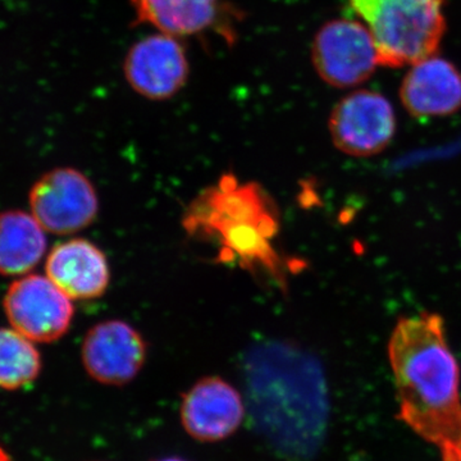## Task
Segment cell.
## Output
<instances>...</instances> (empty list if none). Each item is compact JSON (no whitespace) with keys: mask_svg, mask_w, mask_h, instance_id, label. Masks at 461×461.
Returning <instances> with one entry per match:
<instances>
[{"mask_svg":"<svg viewBox=\"0 0 461 461\" xmlns=\"http://www.w3.org/2000/svg\"><path fill=\"white\" fill-rule=\"evenodd\" d=\"M393 105L378 91L355 90L344 96L330 114L333 145L346 156L369 158L386 150L395 138Z\"/></svg>","mask_w":461,"mask_h":461,"instance_id":"cell-5","label":"cell"},{"mask_svg":"<svg viewBox=\"0 0 461 461\" xmlns=\"http://www.w3.org/2000/svg\"><path fill=\"white\" fill-rule=\"evenodd\" d=\"M399 96L414 117L453 115L461 109V72L450 60L433 54L409 66Z\"/></svg>","mask_w":461,"mask_h":461,"instance_id":"cell-11","label":"cell"},{"mask_svg":"<svg viewBox=\"0 0 461 461\" xmlns=\"http://www.w3.org/2000/svg\"><path fill=\"white\" fill-rule=\"evenodd\" d=\"M123 74L139 95L157 102L171 99L189 80L187 51L177 36L149 35L135 42L124 57Z\"/></svg>","mask_w":461,"mask_h":461,"instance_id":"cell-8","label":"cell"},{"mask_svg":"<svg viewBox=\"0 0 461 461\" xmlns=\"http://www.w3.org/2000/svg\"><path fill=\"white\" fill-rule=\"evenodd\" d=\"M154 461H189V460L184 459V457H180V456H166V457H160V459H157Z\"/></svg>","mask_w":461,"mask_h":461,"instance_id":"cell-16","label":"cell"},{"mask_svg":"<svg viewBox=\"0 0 461 461\" xmlns=\"http://www.w3.org/2000/svg\"><path fill=\"white\" fill-rule=\"evenodd\" d=\"M312 63L321 80L338 89L359 86L381 66L368 27L350 18L330 21L318 30Z\"/></svg>","mask_w":461,"mask_h":461,"instance_id":"cell-4","label":"cell"},{"mask_svg":"<svg viewBox=\"0 0 461 461\" xmlns=\"http://www.w3.org/2000/svg\"><path fill=\"white\" fill-rule=\"evenodd\" d=\"M3 308L12 329L41 344L62 339L75 313L71 299L47 276L39 275L14 281L5 293Z\"/></svg>","mask_w":461,"mask_h":461,"instance_id":"cell-7","label":"cell"},{"mask_svg":"<svg viewBox=\"0 0 461 461\" xmlns=\"http://www.w3.org/2000/svg\"><path fill=\"white\" fill-rule=\"evenodd\" d=\"M32 213H0V275L21 277L32 271L47 250V236Z\"/></svg>","mask_w":461,"mask_h":461,"instance_id":"cell-14","label":"cell"},{"mask_svg":"<svg viewBox=\"0 0 461 461\" xmlns=\"http://www.w3.org/2000/svg\"><path fill=\"white\" fill-rule=\"evenodd\" d=\"M387 351L397 418L436 447L441 461H461L460 366L444 318L429 312L400 318Z\"/></svg>","mask_w":461,"mask_h":461,"instance_id":"cell-1","label":"cell"},{"mask_svg":"<svg viewBox=\"0 0 461 461\" xmlns=\"http://www.w3.org/2000/svg\"><path fill=\"white\" fill-rule=\"evenodd\" d=\"M245 415L241 393L218 375L199 379L182 396V427L199 442L213 444L229 438L244 423Z\"/></svg>","mask_w":461,"mask_h":461,"instance_id":"cell-10","label":"cell"},{"mask_svg":"<svg viewBox=\"0 0 461 461\" xmlns=\"http://www.w3.org/2000/svg\"><path fill=\"white\" fill-rule=\"evenodd\" d=\"M0 461H12L11 456L0 447Z\"/></svg>","mask_w":461,"mask_h":461,"instance_id":"cell-17","label":"cell"},{"mask_svg":"<svg viewBox=\"0 0 461 461\" xmlns=\"http://www.w3.org/2000/svg\"><path fill=\"white\" fill-rule=\"evenodd\" d=\"M30 209L45 232L72 235L98 217V194L84 173L63 167L35 182L30 191Z\"/></svg>","mask_w":461,"mask_h":461,"instance_id":"cell-6","label":"cell"},{"mask_svg":"<svg viewBox=\"0 0 461 461\" xmlns=\"http://www.w3.org/2000/svg\"><path fill=\"white\" fill-rule=\"evenodd\" d=\"M45 272L71 300H91L104 295L111 281L107 257L93 242L72 239L53 248Z\"/></svg>","mask_w":461,"mask_h":461,"instance_id":"cell-12","label":"cell"},{"mask_svg":"<svg viewBox=\"0 0 461 461\" xmlns=\"http://www.w3.org/2000/svg\"><path fill=\"white\" fill-rule=\"evenodd\" d=\"M136 20L158 32L184 38L214 27L222 0H130Z\"/></svg>","mask_w":461,"mask_h":461,"instance_id":"cell-13","label":"cell"},{"mask_svg":"<svg viewBox=\"0 0 461 461\" xmlns=\"http://www.w3.org/2000/svg\"><path fill=\"white\" fill-rule=\"evenodd\" d=\"M277 360L250 372L251 414L258 429L290 460L314 456L326 436L329 395L314 359L299 350L277 351Z\"/></svg>","mask_w":461,"mask_h":461,"instance_id":"cell-2","label":"cell"},{"mask_svg":"<svg viewBox=\"0 0 461 461\" xmlns=\"http://www.w3.org/2000/svg\"><path fill=\"white\" fill-rule=\"evenodd\" d=\"M375 39L381 66L402 68L437 54L445 0H348Z\"/></svg>","mask_w":461,"mask_h":461,"instance_id":"cell-3","label":"cell"},{"mask_svg":"<svg viewBox=\"0 0 461 461\" xmlns=\"http://www.w3.org/2000/svg\"><path fill=\"white\" fill-rule=\"evenodd\" d=\"M41 372V357L35 342L14 329H0V387L29 386Z\"/></svg>","mask_w":461,"mask_h":461,"instance_id":"cell-15","label":"cell"},{"mask_svg":"<svg viewBox=\"0 0 461 461\" xmlns=\"http://www.w3.org/2000/svg\"><path fill=\"white\" fill-rule=\"evenodd\" d=\"M147 355L148 346L141 333L118 320L94 326L81 348L85 371L105 386H124L132 382L147 362Z\"/></svg>","mask_w":461,"mask_h":461,"instance_id":"cell-9","label":"cell"}]
</instances>
